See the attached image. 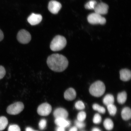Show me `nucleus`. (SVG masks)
<instances>
[{
    "label": "nucleus",
    "instance_id": "nucleus-1",
    "mask_svg": "<svg viewBox=\"0 0 131 131\" xmlns=\"http://www.w3.org/2000/svg\"><path fill=\"white\" fill-rule=\"evenodd\" d=\"M47 63L51 70L58 72L64 71L68 65V61L66 57L57 53L53 54L48 57Z\"/></svg>",
    "mask_w": 131,
    "mask_h": 131
},
{
    "label": "nucleus",
    "instance_id": "nucleus-2",
    "mask_svg": "<svg viewBox=\"0 0 131 131\" xmlns=\"http://www.w3.org/2000/svg\"><path fill=\"white\" fill-rule=\"evenodd\" d=\"M67 41L65 38L61 35H57L54 38L50 45V49L53 51L61 50L67 45Z\"/></svg>",
    "mask_w": 131,
    "mask_h": 131
},
{
    "label": "nucleus",
    "instance_id": "nucleus-3",
    "mask_svg": "<svg viewBox=\"0 0 131 131\" xmlns=\"http://www.w3.org/2000/svg\"><path fill=\"white\" fill-rule=\"evenodd\" d=\"M105 90V86L104 83L101 81H98L92 84L89 88V92L92 95L99 97L104 94Z\"/></svg>",
    "mask_w": 131,
    "mask_h": 131
},
{
    "label": "nucleus",
    "instance_id": "nucleus-4",
    "mask_svg": "<svg viewBox=\"0 0 131 131\" xmlns=\"http://www.w3.org/2000/svg\"><path fill=\"white\" fill-rule=\"evenodd\" d=\"M88 20L89 23L93 25H104L106 22L105 18L95 13L89 14L88 16Z\"/></svg>",
    "mask_w": 131,
    "mask_h": 131
},
{
    "label": "nucleus",
    "instance_id": "nucleus-5",
    "mask_svg": "<svg viewBox=\"0 0 131 131\" xmlns=\"http://www.w3.org/2000/svg\"><path fill=\"white\" fill-rule=\"evenodd\" d=\"M24 108V105L22 103L17 102L8 106L6 111L9 114L15 115L20 113Z\"/></svg>",
    "mask_w": 131,
    "mask_h": 131
},
{
    "label": "nucleus",
    "instance_id": "nucleus-6",
    "mask_svg": "<svg viewBox=\"0 0 131 131\" xmlns=\"http://www.w3.org/2000/svg\"><path fill=\"white\" fill-rule=\"evenodd\" d=\"M17 38L20 43L26 44L30 42L31 39V36L28 31L25 29H21L18 32Z\"/></svg>",
    "mask_w": 131,
    "mask_h": 131
},
{
    "label": "nucleus",
    "instance_id": "nucleus-7",
    "mask_svg": "<svg viewBox=\"0 0 131 131\" xmlns=\"http://www.w3.org/2000/svg\"><path fill=\"white\" fill-rule=\"evenodd\" d=\"M51 106L47 103H44L39 106L37 110L38 113L42 116H47L52 111Z\"/></svg>",
    "mask_w": 131,
    "mask_h": 131
},
{
    "label": "nucleus",
    "instance_id": "nucleus-8",
    "mask_svg": "<svg viewBox=\"0 0 131 131\" xmlns=\"http://www.w3.org/2000/svg\"><path fill=\"white\" fill-rule=\"evenodd\" d=\"M109 6L105 3L101 2L97 3L94 9L95 13L100 15H105L107 14Z\"/></svg>",
    "mask_w": 131,
    "mask_h": 131
},
{
    "label": "nucleus",
    "instance_id": "nucleus-9",
    "mask_svg": "<svg viewBox=\"0 0 131 131\" xmlns=\"http://www.w3.org/2000/svg\"><path fill=\"white\" fill-rule=\"evenodd\" d=\"M62 7V5L58 2L55 1H51L49 2L48 9L49 11L53 14H57L60 10Z\"/></svg>",
    "mask_w": 131,
    "mask_h": 131
},
{
    "label": "nucleus",
    "instance_id": "nucleus-10",
    "mask_svg": "<svg viewBox=\"0 0 131 131\" xmlns=\"http://www.w3.org/2000/svg\"><path fill=\"white\" fill-rule=\"evenodd\" d=\"M42 16L40 14H36L32 13L28 18L27 21L31 25H37L41 21Z\"/></svg>",
    "mask_w": 131,
    "mask_h": 131
},
{
    "label": "nucleus",
    "instance_id": "nucleus-11",
    "mask_svg": "<svg viewBox=\"0 0 131 131\" xmlns=\"http://www.w3.org/2000/svg\"><path fill=\"white\" fill-rule=\"evenodd\" d=\"M54 117L56 118H62L66 119L68 117V113L66 110L63 108L57 109L53 113Z\"/></svg>",
    "mask_w": 131,
    "mask_h": 131
},
{
    "label": "nucleus",
    "instance_id": "nucleus-12",
    "mask_svg": "<svg viewBox=\"0 0 131 131\" xmlns=\"http://www.w3.org/2000/svg\"><path fill=\"white\" fill-rule=\"evenodd\" d=\"M77 94L75 90L72 88L67 89L64 93L65 99L68 101H71L76 97Z\"/></svg>",
    "mask_w": 131,
    "mask_h": 131
},
{
    "label": "nucleus",
    "instance_id": "nucleus-13",
    "mask_svg": "<svg viewBox=\"0 0 131 131\" xmlns=\"http://www.w3.org/2000/svg\"><path fill=\"white\" fill-rule=\"evenodd\" d=\"M120 78L123 81H127L130 80L131 78V72L130 70L125 69L120 70L119 72Z\"/></svg>",
    "mask_w": 131,
    "mask_h": 131
},
{
    "label": "nucleus",
    "instance_id": "nucleus-14",
    "mask_svg": "<svg viewBox=\"0 0 131 131\" xmlns=\"http://www.w3.org/2000/svg\"><path fill=\"white\" fill-rule=\"evenodd\" d=\"M56 124L59 127H66L69 126L70 125V122L66 119L59 118H56L55 121Z\"/></svg>",
    "mask_w": 131,
    "mask_h": 131
},
{
    "label": "nucleus",
    "instance_id": "nucleus-15",
    "mask_svg": "<svg viewBox=\"0 0 131 131\" xmlns=\"http://www.w3.org/2000/svg\"><path fill=\"white\" fill-rule=\"evenodd\" d=\"M122 116L123 119L127 121L130 119L131 117V111L130 108L126 107L123 109Z\"/></svg>",
    "mask_w": 131,
    "mask_h": 131
},
{
    "label": "nucleus",
    "instance_id": "nucleus-16",
    "mask_svg": "<svg viewBox=\"0 0 131 131\" xmlns=\"http://www.w3.org/2000/svg\"><path fill=\"white\" fill-rule=\"evenodd\" d=\"M114 101V96L111 94L106 95L103 100V103L106 106L113 104Z\"/></svg>",
    "mask_w": 131,
    "mask_h": 131
},
{
    "label": "nucleus",
    "instance_id": "nucleus-17",
    "mask_svg": "<svg viewBox=\"0 0 131 131\" xmlns=\"http://www.w3.org/2000/svg\"><path fill=\"white\" fill-rule=\"evenodd\" d=\"M127 96V93L125 91H123L119 93L117 96L118 102L119 104H124L126 101Z\"/></svg>",
    "mask_w": 131,
    "mask_h": 131
},
{
    "label": "nucleus",
    "instance_id": "nucleus-18",
    "mask_svg": "<svg viewBox=\"0 0 131 131\" xmlns=\"http://www.w3.org/2000/svg\"><path fill=\"white\" fill-rule=\"evenodd\" d=\"M104 127L106 130H110L114 127V123L110 119H106L104 122Z\"/></svg>",
    "mask_w": 131,
    "mask_h": 131
},
{
    "label": "nucleus",
    "instance_id": "nucleus-19",
    "mask_svg": "<svg viewBox=\"0 0 131 131\" xmlns=\"http://www.w3.org/2000/svg\"><path fill=\"white\" fill-rule=\"evenodd\" d=\"M8 124V119L5 117H0V131L4 130L6 128Z\"/></svg>",
    "mask_w": 131,
    "mask_h": 131
},
{
    "label": "nucleus",
    "instance_id": "nucleus-20",
    "mask_svg": "<svg viewBox=\"0 0 131 131\" xmlns=\"http://www.w3.org/2000/svg\"><path fill=\"white\" fill-rule=\"evenodd\" d=\"M97 3L95 0H91L85 5V8L88 9L94 10Z\"/></svg>",
    "mask_w": 131,
    "mask_h": 131
},
{
    "label": "nucleus",
    "instance_id": "nucleus-21",
    "mask_svg": "<svg viewBox=\"0 0 131 131\" xmlns=\"http://www.w3.org/2000/svg\"><path fill=\"white\" fill-rule=\"evenodd\" d=\"M107 106L108 110L111 116L115 115L117 111V109L116 106L113 104Z\"/></svg>",
    "mask_w": 131,
    "mask_h": 131
},
{
    "label": "nucleus",
    "instance_id": "nucleus-22",
    "mask_svg": "<svg viewBox=\"0 0 131 131\" xmlns=\"http://www.w3.org/2000/svg\"><path fill=\"white\" fill-rule=\"evenodd\" d=\"M93 108L94 110L97 111L101 114H104L106 112L105 109L104 107L97 104H94L93 105Z\"/></svg>",
    "mask_w": 131,
    "mask_h": 131
},
{
    "label": "nucleus",
    "instance_id": "nucleus-23",
    "mask_svg": "<svg viewBox=\"0 0 131 131\" xmlns=\"http://www.w3.org/2000/svg\"><path fill=\"white\" fill-rule=\"evenodd\" d=\"M86 114L83 111H81L79 113L77 116L78 120L80 122H83L86 119Z\"/></svg>",
    "mask_w": 131,
    "mask_h": 131
},
{
    "label": "nucleus",
    "instance_id": "nucleus-24",
    "mask_svg": "<svg viewBox=\"0 0 131 131\" xmlns=\"http://www.w3.org/2000/svg\"><path fill=\"white\" fill-rule=\"evenodd\" d=\"M102 118L101 116L99 114H96L95 115L93 119V122L95 124H99L101 122Z\"/></svg>",
    "mask_w": 131,
    "mask_h": 131
},
{
    "label": "nucleus",
    "instance_id": "nucleus-25",
    "mask_svg": "<svg viewBox=\"0 0 131 131\" xmlns=\"http://www.w3.org/2000/svg\"><path fill=\"white\" fill-rule=\"evenodd\" d=\"M75 108L78 110H81L85 108V106L83 103L81 101H79L75 104Z\"/></svg>",
    "mask_w": 131,
    "mask_h": 131
},
{
    "label": "nucleus",
    "instance_id": "nucleus-26",
    "mask_svg": "<svg viewBox=\"0 0 131 131\" xmlns=\"http://www.w3.org/2000/svg\"><path fill=\"white\" fill-rule=\"evenodd\" d=\"M39 128L41 130H43L47 125V121L45 119H41L39 123Z\"/></svg>",
    "mask_w": 131,
    "mask_h": 131
},
{
    "label": "nucleus",
    "instance_id": "nucleus-27",
    "mask_svg": "<svg viewBox=\"0 0 131 131\" xmlns=\"http://www.w3.org/2000/svg\"><path fill=\"white\" fill-rule=\"evenodd\" d=\"M8 131H21V130L18 126L14 124L9 126L8 128Z\"/></svg>",
    "mask_w": 131,
    "mask_h": 131
},
{
    "label": "nucleus",
    "instance_id": "nucleus-28",
    "mask_svg": "<svg viewBox=\"0 0 131 131\" xmlns=\"http://www.w3.org/2000/svg\"><path fill=\"white\" fill-rule=\"evenodd\" d=\"M75 125L79 129H82L84 128L85 126V124L83 122L76 120L74 122Z\"/></svg>",
    "mask_w": 131,
    "mask_h": 131
},
{
    "label": "nucleus",
    "instance_id": "nucleus-29",
    "mask_svg": "<svg viewBox=\"0 0 131 131\" xmlns=\"http://www.w3.org/2000/svg\"><path fill=\"white\" fill-rule=\"evenodd\" d=\"M6 74V71L4 67L0 65V80L4 77Z\"/></svg>",
    "mask_w": 131,
    "mask_h": 131
},
{
    "label": "nucleus",
    "instance_id": "nucleus-30",
    "mask_svg": "<svg viewBox=\"0 0 131 131\" xmlns=\"http://www.w3.org/2000/svg\"><path fill=\"white\" fill-rule=\"evenodd\" d=\"M4 33L0 29V42L2 41L4 38Z\"/></svg>",
    "mask_w": 131,
    "mask_h": 131
},
{
    "label": "nucleus",
    "instance_id": "nucleus-31",
    "mask_svg": "<svg viewBox=\"0 0 131 131\" xmlns=\"http://www.w3.org/2000/svg\"><path fill=\"white\" fill-rule=\"evenodd\" d=\"M65 128L59 127L57 129V131H65Z\"/></svg>",
    "mask_w": 131,
    "mask_h": 131
},
{
    "label": "nucleus",
    "instance_id": "nucleus-32",
    "mask_svg": "<svg viewBox=\"0 0 131 131\" xmlns=\"http://www.w3.org/2000/svg\"><path fill=\"white\" fill-rule=\"evenodd\" d=\"M77 128L76 127H73L70 128L69 131H77Z\"/></svg>",
    "mask_w": 131,
    "mask_h": 131
},
{
    "label": "nucleus",
    "instance_id": "nucleus-33",
    "mask_svg": "<svg viewBox=\"0 0 131 131\" xmlns=\"http://www.w3.org/2000/svg\"><path fill=\"white\" fill-rule=\"evenodd\" d=\"M34 130L33 129L30 127H27L26 129V131H34Z\"/></svg>",
    "mask_w": 131,
    "mask_h": 131
},
{
    "label": "nucleus",
    "instance_id": "nucleus-34",
    "mask_svg": "<svg viewBox=\"0 0 131 131\" xmlns=\"http://www.w3.org/2000/svg\"><path fill=\"white\" fill-rule=\"evenodd\" d=\"M92 131H101V130L95 127L92 129Z\"/></svg>",
    "mask_w": 131,
    "mask_h": 131
},
{
    "label": "nucleus",
    "instance_id": "nucleus-35",
    "mask_svg": "<svg viewBox=\"0 0 131 131\" xmlns=\"http://www.w3.org/2000/svg\"><path fill=\"white\" fill-rule=\"evenodd\" d=\"M34 131H35V130H34Z\"/></svg>",
    "mask_w": 131,
    "mask_h": 131
}]
</instances>
